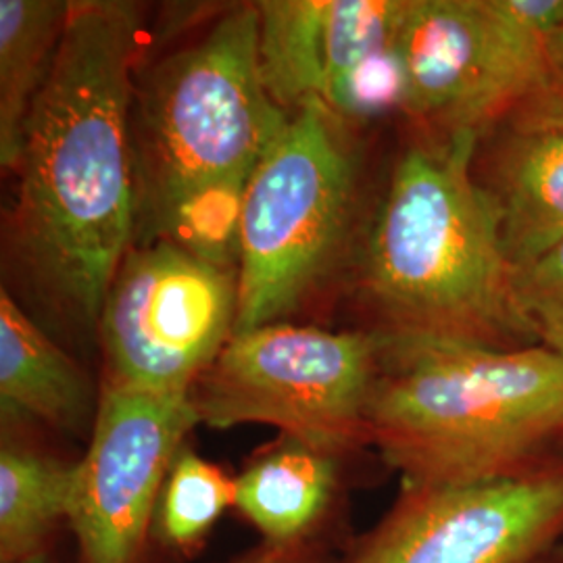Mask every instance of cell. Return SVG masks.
<instances>
[{"instance_id": "ac0fdd59", "label": "cell", "mask_w": 563, "mask_h": 563, "mask_svg": "<svg viewBox=\"0 0 563 563\" xmlns=\"http://www.w3.org/2000/svg\"><path fill=\"white\" fill-rule=\"evenodd\" d=\"M234 499V481L184 444L163 484L153 532L172 551L190 555Z\"/></svg>"}, {"instance_id": "603a6c76", "label": "cell", "mask_w": 563, "mask_h": 563, "mask_svg": "<svg viewBox=\"0 0 563 563\" xmlns=\"http://www.w3.org/2000/svg\"><path fill=\"white\" fill-rule=\"evenodd\" d=\"M501 7L543 41L563 30V0H501Z\"/></svg>"}, {"instance_id": "d6986e66", "label": "cell", "mask_w": 563, "mask_h": 563, "mask_svg": "<svg viewBox=\"0 0 563 563\" xmlns=\"http://www.w3.org/2000/svg\"><path fill=\"white\" fill-rule=\"evenodd\" d=\"M323 104L351 125L401 115L405 109V71L397 42L372 53L336 81Z\"/></svg>"}, {"instance_id": "44dd1931", "label": "cell", "mask_w": 563, "mask_h": 563, "mask_svg": "<svg viewBox=\"0 0 563 563\" xmlns=\"http://www.w3.org/2000/svg\"><path fill=\"white\" fill-rule=\"evenodd\" d=\"M514 113L528 120L563 125V30L544 41L541 81Z\"/></svg>"}, {"instance_id": "6da1fadb", "label": "cell", "mask_w": 563, "mask_h": 563, "mask_svg": "<svg viewBox=\"0 0 563 563\" xmlns=\"http://www.w3.org/2000/svg\"><path fill=\"white\" fill-rule=\"evenodd\" d=\"M142 11L69 0L51 76L21 136L13 241L67 316L99 322L139 223L132 141Z\"/></svg>"}, {"instance_id": "5b68a950", "label": "cell", "mask_w": 563, "mask_h": 563, "mask_svg": "<svg viewBox=\"0 0 563 563\" xmlns=\"http://www.w3.org/2000/svg\"><path fill=\"white\" fill-rule=\"evenodd\" d=\"M362 162L355 125L322 101L288 115L244 192L234 334L290 313L341 257L360 211Z\"/></svg>"}, {"instance_id": "d4e9b609", "label": "cell", "mask_w": 563, "mask_h": 563, "mask_svg": "<svg viewBox=\"0 0 563 563\" xmlns=\"http://www.w3.org/2000/svg\"><path fill=\"white\" fill-rule=\"evenodd\" d=\"M25 563H55L51 560V555L48 553H41V555H36L34 560H30V562Z\"/></svg>"}, {"instance_id": "2e32d148", "label": "cell", "mask_w": 563, "mask_h": 563, "mask_svg": "<svg viewBox=\"0 0 563 563\" xmlns=\"http://www.w3.org/2000/svg\"><path fill=\"white\" fill-rule=\"evenodd\" d=\"M78 462L67 463L2 437L0 446V563L46 553L60 522H69Z\"/></svg>"}, {"instance_id": "3957f363", "label": "cell", "mask_w": 563, "mask_h": 563, "mask_svg": "<svg viewBox=\"0 0 563 563\" xmlns=\"http://www.w3.org/2000/svg\"><path fill=\"white\" fill-rule=\"evenodd\" d=\"M380 341L369 432L402 484L518 481L563 462V360L543 344Z\"/></svg>"}, {"instance_id": "9a60e30c", "label": "cell", "mask_w": 563, "mask_h": 563, "mask_svg": "<svg viewBox=\"0 0 563 563\" xmlns=\"http://www.w3.org/2000/svg\"><path fill=\"white\" fill-rule=\"evenodd\" d=\"M67 13L63 0H0V159L9 169L55 65Z\"/></svg>"}, {"instance_id": "ffe728a7", "label": "cell", "mask_w": 563, "mask_h": 563, "mask_svg": "<svg viewBox=\"0 0 563 563\" xmlns=\"http://www.w3.org/2000/svg\"><path fill=\"white\" fill-rule=\"evenodd\" d=\"M514 295L534 341L563 360V242L514 269Z\"/></svg>"}, {"instance_id": "30bf717a", "label": "cell", "mask_w": 563, "mask_h": 563, "mask_svg": "<svg viewBox=\"0 0 563 563\" xmlns=\"http://www.w3.org/2000/svg\"><path fill=\"white\" fill-rule=\"evenodd\" d=\"M199 423L190 395L102 380L67 522L80 563L141 562L165 478Z\"/></svg>"}, {"instance_id": "ba28073f", "label": "cell", "mask_w": 563, "mask_h": 563, "mask_svg": "<svg viewBox=\"0 0 563 563\" xmlns=\"http://www.w3.org/2000/svg\"><path fill=\"white\" fill-rule=\"evenodd\" d=\"M239 269L197 260L172 242L128 251L99 316L104 380L190 395L234 336Z\"/></svg>"}, {"instance_id": "277c9868", "label": "cell", "mask_w": 563, "mask_h": 563, "mask_svg": "<svg viewBox=\"0 0 563 563\" xmlns=\"http://www.w3.org/2000/svg\"><path fill=\"white\" fill-rule=\"evenodd\" d=\"M255 2L228 9L136 88L132 141L142 209L155 218L207 181L251 174L290 113L260 67Z\"/></svg>"}, {"instance_id": "8fae6325", "label": "cell", "mask_w": 563, "mask_h": 563, "mask_svg": "<svg viewBox=\"0 0 563 563\" xmlns=\"http://www.w3.org/2000/svg\"><path fill=\"white\" fill-rule=\"evenodd\" d=\"M407 0H262L260 67L286 113L323 101L360 60L397 42Z\"/></svg>"}, {"instance_id": "cb8c5ba5", "label": "cell", "mask_w": 563, "mask_h": 563, "mask_svg": "<svg viewBox=\"0 0 563 563\" xmlns=\"http://www.w3.org/2000/svg\"><path fill=\"white\" fill-rule=\"evenodd\" d=\"M544 563H563V544L562 547H558V549L551 553V558Z\"/></svg>"}, {"instance_id": "9c48e42d", "label": "cell", "mask_w": 563, "mask_h": 563, "mask_svg": "<svg viewBox=\"0 0 563 563\" xmlns=\"http://www.w3.org/2000/svg\"><path fill=\"white\" fill-rule=\"evenodd\" d=\"M563 544V462L518 481L402 484L336 563H544Z\"/></svg>"}, {"instance_id": "e0dca14e", "label": "cell", "mask_w": 563, "mask_h": 563, "mask_svg": "<svg viewBox=\"0 0 563 563\" xmlns=\"http://www.w3.org/2000/svg\"><path fill=\"white\" fill-rule=\"evenodd\" d=\"M251 174L207 181L169 202L153 222L159 239L216 267L236 269L242 207Z\"/></svg>"}, {"instance_id": "52a82bcc", "label": "cell", "mask_w": 563, "mask_h": 563, "mask_svg": "<svg viewBox=\"0 0 563 563\" xmlns=\"http://www.w3.org/2000/svg\"><path fill=\"white\" fill-rule=\"evenodd\" d=\"M397 51L402 120L428 139H481L539 86L544 41L501 0H407Z\"/></svg>"}, {"instance_id": "7402d4cb", "label": "cell", "mask_w": 563, "mask_h": 563, "mask_svg": "<svg viewBox=\"0 0 563 563\" xmlns=\"http://www.w3.org/2000/svg\"><path fill=\"white\" fill-rule=\"evenodd\" d=\"M325 544L320 541H307L297 544H269L262 543L249 551H244L239 558L225 563H336Z\"/></svg>"}, {"instance_id": "8992f818", "label": "cell", "mask_w": 563, "mask_h": 563, "mask_svg": "<svg viewBox=\"0 0 563 563\" xmlns=\"http://www.w3.org/2000/svg\"><path fill=\"white\" fill-rule=\"evenodd\" d=\"M383 341L369 330L330 332L267 323L236 332L190 390L201 423H267L334 457L372 446L369 407Z\"/></svg>"}, {"instance_id": "4fadbf2b", "label": "cell", "mask_w": 563, "mask_h": 563, "mask_svg": "<svg viewBox=\"0 0 563 563\" xmlns=\"http://www.w3.org/2000/svg\"><path fill=\"white\" fill-rule=\"evenodd\" d=\"M341 462L282 437L234 478V507L260 530L263 543L318 541L341 495Z\"/></svg>"}, {"instance_id": "7c38bea8", "label": "cell", "mask_w": 563, "mask_h": 563, "mask_svg": "<svg viewBox=\"0 0 563 563\" xmlns=\"http://www.w3.org/2000/svg\"><path fill=\"white\" fill-rule=\"evenodd\" d=\"M472 176L511 269L563 242V125L511 113L476 142Z\"/></svg>"}, {"instance_id": "7a4b0ae2", "label": "cell", "mask_w": 563, "mask_h": 563, "mask_svg": "<svg viewBox=\"0 0 563 563\" xmlns=\"http://www.w3.org/2000/svg\"><path fill=\"white\" fill-rule=\"evenodd\" d=\"M476 142L409 132L363 234L357 290L372 322L363 330L501 351L539 344L472 176Z\"/></svg>"}, {"instance_id": "5bb4252c", "label": "cell", "mask_w": 563, "mask_h": 563, "mask_svg": "<svg viewBox=\"0 0 563 563\" xmlns=\"http://www.w3.org/2000/svg\"><path fill=\"white\" fill-rule=\"evenodd\" d=\"M0 401L4 416H30L57 430L84 434L95 426L90 383L15 299L0 295Z\"/></svg>"}]
</instances>
